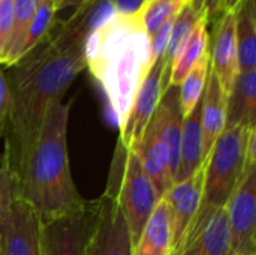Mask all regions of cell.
Wrapping results in <instances>:
<instances>
[{"mask_svg": "<svg viewBox=\"0 0 256 255\" xmlns=\"http://www.w3.org/2000/svg\"><path fill=\"white\" fill-rule=\"evenodd\" d=\"M84 69V47L64 45L51 36L10 66L6 75L10 110L0 131L4 138L3 153L16 182L39 135L46 110L62 101Z\"/></svg>", "mask_w": 256, "mask_h": 255, "instance_id": "1", "label": "cell"}, {"mask_svg": "<svg viewBox=\"0 0 256 255\" xmlns=\"http://www.w3.org/2000/svg\"><path fill=\"white\" fill-rule=\"evenodd\" d=\"M84 59L122 132L134 99L154 63L150 36L140 15H116L96 29L86 41Z\"/></svg>", "mask_w": 256, "mask_h": 255, "instance_id": "2", "label": "cell"}, {"mask_svg": "<svg viewBox=\"0 0 256 255\" xmlns=\"http://www.w3.org/2000/svg\"><path fill=\"white\" fill-rule=\"evenodd\" d=\"M69 108L70 104L60 101L46 110L39 135L16 182L18 195L30 203L42 222L72 212L84 203L69 165Z\"/></svg>", "mask_w": 256, "mask_h": 255, "instance_id": "3", "label": "cell"}, {"mask_svg": "<svg viewBox=\"0 0 256 255\" xmlns=\"http://www.w3.org/2000/svg\"><path fill=\"white\" fill-rule=\"evenodd\" d=\"M256 126L238 125L225 128L216 140L207 161L202 201L198 212L224 207L234 192L246 167V150Z\"/></svg>", "mask_w": 256, "mask_h": 255, "instance_id": "4", "label": "cell"}, {"mask_svg": "<svg viewBox=\"0 0 256 255\" xmlns=\"http://www.w3.org/2000/svg\"><path fill=\"white\" fill-rule=\"evenodd\" d=\"M122 161L123 144L118 140L111 162L106 188L98 198L99 209L87 255H134V240L118 200Z\"/></svg>", "mask_w": 256, "mask_h": 255, "instance_id": "5", "label": "cell"}, {"mask_svg": "<svg viewBox=\"0 0 256 255\" xmlns=\"http://www.w3.org/2000/svg\"><path fill=\"white\" fill-rule=\"evenodd\" d=\"M118 200L135 245L160 197L146 174L138 153L124 146L118 179Z\"/></svg>", "mask_w": 256, "mask_h": 255, "instance_id": "6", "label": "cell"}, {"mask_svg": "<svg viewBox=\"0 0 256 255\" xmlns=\"http://www.w3.org/2000/svg\"><path fill=\"white\" fill-rule=\"evenodd\" d=\"M99 203L84 200L72 212L42 222L40 255H87Z\"/></svg>", "mask_w": 256, "mask_h": 255, "instance_id": "7", "label": "cell"}, {"mask_svg": "<svg viewBox=\"0 0 256 255\" xmlns=\"http://www.w3.org/2000/svg\"><path fill=\"white\" fill-rule=\"evenodd\" d=\"M234 255H256V165H246L225 204Z\"/></svg>", "mask_w": 256, "mask_h": 255, "instance_id": "8", "label": "cell"}, {"mask_svg": "<svg viewBox=\"0 0 256 255\" xmlns=\"http://www.w3.org/2000/svg\"><path fill=\"white\" fill-rule=\"evenodd\" d=\"M42 221L20 195L0 218L2 255H40Z\"/></svg>", "mask_w": 256, "mask_h": 255, "instance_id": "9", "label": "cell"}, {"mask_svg": "<svg viewBox=\"0 0 256 255\" xmlns=\"http://www.w3.org/2000/svg\"><path fill=\"white\" fill-rule=\"evenodd\" d=\"M174 255H234L225 206L196 212Z\"/></svg>", "mask_w": 256, "mask_h": 255, "instance_id": "10", "label": "cell"}, {"mask_svg": "<svg viewBox=\"0 0 256 255\" xmlns=\"http://www.w3.org/2000/svg\"><path fill=\"white\" fill-rule=\"evenodd\" d=\"M204 177L206 162L188 179L172 183L162 197L170 213L174 254L178 251L196 212L200 210L204 191Z\"/></svg>", "mask_w": 256, "mask_h": 255, "instance_id": "11", "label": "cell"}, {"mask_svg": "<svg viewBox=\"0 0 256 255\" xmlns=\"http://www.w3.org/2000/svg\"><path fill=\"white\" fill-rule=\"evenodd\" d=\"M165 93L164 87V57L158 59L146 75L129 113L128 122L120 132V141L126 149H136L141 137L153 117L156 107Z\"/></svg>", "mask_w": 256, "mask_h": 255, "instance_id": "12", "label": "cell"}, {"mask_svg": "<svg viewBox=\"0 0 256 255\" xmlns=\"http://www.w3.org/2000/svg\"><path fill=\"white\" fill-rule=\"evenodd\" d=\"M214 30L210 50L212 72L219 80L224 92L230 96L238 69V53L236 39V15L234 11L222 12L214 21Z\"/></svg>", "mask_w": 256, "mask_h": 255, "instance_id": "13", "label": "cell"}, {"mask_svg": "<svg viewBox=\"0 0 256 255\" xmlns=\"http://www.w3.org/2000/svg\"><path fill=\"white\" fill-rule=\"evenodd\" d=\"M117 15L111 0H87L57 29L52 27L50 36L66 45L84 47L87 38L100 26Z\"/></svg>", "mask_w": 256, "mask_h": 255, "instance_id": "14", "label": "cell"}, {"mask_svg": "<svg viewBox=\"0 0 256 255\" xmlns=\"http://www.w3.org/2000/svg\"><path fill=\"white\" fill-rule=\"evenodd\" d=\"M135 152L138 153L142 168L152 180L158 195L162 198L172 185V176L170 170L168 147L154 114L150 119Z\"/></svg>", "mask_w": 256, "mask_h": 255, "instance_id": "15", "label": "cell"}, {"mask_svg": "<svg viewBox=\"0 0 256 255\" xmlns=\"http://www.w3.org/2000/svg\"><path fill=\"white\" fill-rule=\"evenodd\" d=\"M228 95L224 92L219 80L208 74L206 89L201 98V128H202V162L207 161L216 140L225 129Z\"/></svg>", "mask_w": 256, "mask_h": 255, "instance_id": "16", "label": "cell"}, {"mask_svg": "<svg viewBox=\"0 0 256 255\" xmlns=\"http://www.w3.org/2000/svg\"><path fill=\"white\" fill-rule=\"evenodd\" d=\"M202 18L208 20L207 12L200 0H189L182 8L178 15L176 17L172 29H171V35L168 39V45H166V50L164 54V87H165V90L171 86L170 84L171 71H172V66L176 63L182 48L184 47V44L189 39V36L192 35L194 29Z\"/></svg>", "mask_w": 256, "mask_h": 255, "instance_id": "17", "label": "cell"}, {"mask_svg": "<svg viewBox=\"0 0 256 255\" xmlns=\"http://www.w3.org/2000/svg\"><path fill=\"white\" fill-rule=\"evenodd\" d=\"M172 254L174 248L170 213L164 198H160L134 245V255Z\"/></svg>", "mask_w": 256, "mask_h": 255, "instance_id": "18", "label": "cell"}, {"mask_svg": "<svg viewBox=\"0 0 256 255\" xmlns=\"http://www.w3.org/2000/svg\"><path fill=\"white\" fill-rule=\"evenodd\" d=\"M202 128H201V101L196 107L183 117L180 159L174 183L192 176L202 165Z\"/></svg>", "mask_w": 256, "mask_h": 255, "instance_id": "19", "label": "cell"}, {"mask_svg": "<svg viewBox=\"0 0 256 255\" xmlns=\"http://www.w3.org/2000/svg\"><path fill=\"white\" fill-rule=\"evenodd\" d=\"M256 120V69L238 72L228 96L225 128L238 125L255 126Z\"/></svg>", "mask_w": 256, "mask_h": 255, "instance_id": "20", "label": "cell"}, {"mask_svg": "<svg viewBox=\"0 0 256 255\" xmlns=\"http://www.w3.org/2000/svg\"><path fill=\"white\" fill-rule=\"evenodd\" d=\"M236 39L238 53V69H256V3L255 0H240L234 9Z\"/></svg>", "mask_w": 256, "mask_h": 255, "instance_id": "21", "label": "cell"}, {"mask_svg": "<svg viewBox=\"0 0 256 255\" xmlns=\"http://www.w3.org/2000/svg\"><path fill=\"white\" fill-rule=\"evenodd\" d=\"M208 26V20L202 18L196 27L194 29L192 35L189 36V39L186 41L184 47L182 48L172 71H171V80L170 84L178 87L183 80L188 77V74L192 71V68L200 62V59L208 51L210 47V35L207 30Z\"/></svg>", "mask_w": 256, "mask_h": 255, "instance_id": "22", "label": "cell"}, {"mask_svg": "<svg viewBox=\"0 0 256 255\" xmlns=\"http://www.w3.org/2000/svg\"><path fill=\"white\" fill-rule=\"evenodd\" d=\"M56 8L51 5L50 0H42L40 6L38 8L34 17L32 18L30 24L27 26L22 39L18 45V50L14 57L15 65L20 59L27 56L32 50H34L39 44H42L51 33L54 24H56Z\"/></svg>", "mask_w": 256, "mask_h": 255, "instance_id": "23", "label": "cell"}, {"mask_svg": "<svg viewBox=\"0 0 256 255\" xmlns=\"http://www.w3.org/2000/svg\"><path fill=\"white\" fill-rule=\"evenodd\" d=\"M210 50L200 59V62L192 68L183 83L178 86V102L183 117L190 114V111L201 101L206 83L210 74Z\"/></svg>", "mask_w": 256, "mask_h": 255, "instance_id": "24", "label": "cell"}, {"mask_svg": "<svg viewBox=\"0 0 256 255\" xmlns=\"http://www.w3.org/2000/svg\"><path fill=\"white\" fill-rule=\"evenodd\" d=\"M189 0H146L138 12L140 20L152 38L166 21L176 18Z\"/></svg>", "mask_w": 256, "mask_h": 255, "instance_id": "25", "label": "cell"}, {"mask_svg": "<svg viewBox=\"0 0 256 255\" xmlns=\"http://www.w3.org/2000/svg\"><path fill=\"white\" fill-rule=\"evenodd\" d=\"M14 2V30L8 48V54L4 59V66L10 68L14 63L15 53L18 50V45L22 39V35L30 24L32 18L34 17L38 8L40 6L42 0H12Z\"/></svg>", "mask_w": 256, "mask_h": 255, "instance_id": "26", "label": "cell"}, {"mask_svg": "<svg viewBox=\"0 0 256 255\" xmlns=\"http://www.w3.org/2000/svg\"><path fill=\"white\" fill-rule=\"evenodd\" d=\"M18 197L16 179L4 153L0 156V218L8 212L12 201Z\"/></svg>", "mask_w": 256, "mask_h": 255, "instance_id": "27", "label": "cell"}, {"mask_svg": "<svg viewBox=\"0 0 256 255\" xmlns=\"http://www.w3.org/2000/svg\"><path fill=\"white\" fill-rule=\"evenodd\" d=\"M14 30V2L0 0V65L4 63Z\"/></svg>", "mask_w": 256, "mask_h": 255, "instance_id": "28", "label": "cell"}, {"mask_svg": "<svg viewBox=\"0 0 256 255\" xmlns=\"http://www.w3.org/2000/svg\"><path fill=\"white\" fill-rule=\"evenodd\" d=\"M176 18H171L170 21H166L152 38H150V48H152V59L153 62H156L158 59H162L168 45V39L171 35V29L174 24Z\"/></svg>", "mask_w": 256, "mask_h": 255, "instance_id": "29", "label": "cell"}, {"mask_svg": "<svg viewBox=\"0 0 256 255\" xmlns=\"http://www.w3.org/2000/svg\"><path fill=\"white\" fill-rule=\"evenodd\" d=\"M9 110H10V89H9L8 77L0 65V128L8 117Z\"/></svg>", "mask_w": 256, "mask_h": 255, "instance_id": "30", "label": "cell"}, {"mask_svg": "<svg viewBox=\"0 0 256 255\" xmlns=\"http://www.w3.org/2000/svg\"><path fill=\"white\" fill-rule=\"evenodd\" d=\"M117 15H136L146 0H111Z\"/></svg>", "mask_w": 256, "mask_h": 255, "instance_id": "31", "label": "cell"}, {"mask_svg": "<svg viewBox=\"0 0 256 255\" xmlns=\"http://www.w3.org/2000/svg\"><path fill=\"white\" fill-rule=\"evenodd\" d=\"M207 12V17H208V21L213 20L216 21V18L219 17V3L220 0H200Z\"/></svg>", "mask_w": 256, "mask_h": 255, "instance_id": "32", "label": "cell"}, {"mask_svg": "<svg viewBox=\"0 0 256 255\" xmlns=\"http://www.w3.org/2000/svg\"><path fill=\"white\" fill-rule=\"evenodd\" d=\"M240 3V0H220L219 3V15L222 12H230L234 11L237 8V5Z\"/></svg>", "mask_w": 256, "mask_h": 255, "instance_id": "33", "label": "cell"}, {"mask_svg": "<svg viewBox=\"0 0 256 255\" xmlns=\"http://www.w3.org/2000/svg\"><path fill=\"white\" fill-rule=\"evenodd\" d=\"M84 2H87V0H66L64 8H78V6L82 5Z\"/></svg>", "mask_w": 256, "mask_h": 255, "instance_id": "34", "label": "cell"}, {"mask_svg": "<svg viewBox=\"0 0 256 255\" xmlns=\"http://www.w3.org/2000/svg\"><path fill=\"white\" fill-rule=\"evenodd\" d=\"M50 2H51V5L56 8V11L63 9V8H64V3H66V0H50Z\"/></svg>", "mask_w": 256, "mask_h": 255, "instance_id": "35", "label": "cell"}, {"mask_svg": "<svg viewBox=\"0 0 256 255\" xmlns=\"http://www.w3.org/2000/svg\"><path fill=\"white\" fill-rule=\"evenodd\" d=\"M0 255H2V252H0Z\"/></svg>", "mask_w": 256, "mask_h": 255, "instance_id": "36", "label": "cell"}]
</instances>
